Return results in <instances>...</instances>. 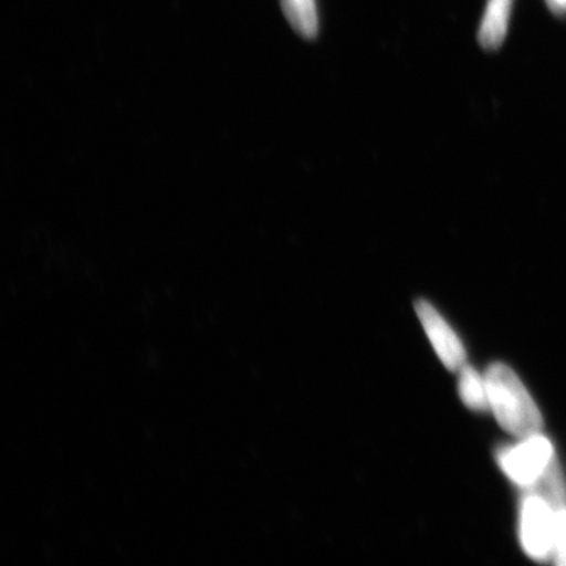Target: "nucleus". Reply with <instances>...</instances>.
<instances>
[{
  "label": "nucleus",
  "instance_id": "nucleus-1",
  "mask_svg": "<svg viewBox=\"0 0 566 566\" xmlns=\"http://www.w3.org/2000/svg\"><path fill=\"white\" fill-rule=\"evenodd\" d=\"M485 380L495 419L507 433L521 440L541 433V410L511 367L493 364L485 374Z\"/></svg>",
  "mask_w": 566,
  "mask_h": 566
},
{
  "label": "nucleus",
  "instance_id": "nucleus-2",
  "mask_svg": "<svg viewBox=\"0 0 566 566\" xmlns=\"http://www.w3.org/2000/svg\"><path fill=\"white\" fill-rule=\"evenodd\" d=\"M554 446L541 433L525 438L520 444L499 451L497 460L509 479L531 488L541 480L554 460Z\"/></svg>",
  "mask_w": 566,
  "mask_h": 566
},
{
  "label": "nucleus",
  "instance_id": "nucleus-3",
  "mask_svg": "<svg viewBox=\"0 0 566 566\" xmlns=\"http://www.w3.org/2000/svg\"><path fill=\"white\" fill-rule=\"evenodd\" d=\"M556 511L539 494H530L522 502L521 542L523 549L537 562L554 555Z\"/></svg>",
  "mask_w": 566,
  "mask_h": 566
},
{
  "label": "nucleus",
  "instance_id": "nucleus-4",
  "mask_svg": "<svg viewBox=\"0 0 566 566\" xmlns=\"http://www.w3.org/2000/svg\"><path fill=\"white\" fill-rule=\"evenodd\" d=\"M416 311L443 365L450 371H460L465 364V352L455 332L429 302L417 301Z\"/></svg>",
  "mask_w": 566,
  "mask_h": 566
},
{
  "label": "nucleus",
  "instance_id": "nucleus-5",
  "mask_svg": "<svg viewBox=\"0 0 566 566\" xmlns=\"http://www.w3.org/2000/svg\"><path fill=\"white\" fill-rule=\"evenodd\" d=\"M514 0H488L478 39L485 51H497L504 44L511 24Z\"/></svg>",
  "mask_w": 566,
  "mask_h": 566
},
{
  "label": "nucleus",
  "instance_id": "nucleus-6",
  "mask_svg": "<svg viewBox=\"0 0 566 566\" xmlns=\"http://www.w3.org/2000/svg\"><path fill=\"white\" fill-rule=\"evenodd\" d=\"M283 13L294 31L313 40L318 33L316 0H281Z\"/></svg>",
  "mask_w": 566,
  "mask_h": 566
},
{
  "label": "nucleus",
  "instance_id": "nucleus-7",
  "mask_svg": "<svg viewBox=\"0 0 566 566\" xmlns=\"http://www.w3.org/2000/svg\"><path fill=\"white\" fill-rule=\"evenodd\" d=\"M459 394L464 405L472 410L485 412L491 408L486 380L471 366L464 365L460 369Z\"/></svg>",
  "mask_w": 566,
  "mask_h": 566
},
{
  "label": "nucleus",
  "instance_id": "nucleus-8",
  "mask_svg": "<svg viewBox=\"0 0 566 566\" xmlns=\"http://www.w3.org/2000/svg\"><path fill=\"white\" fill-rule=\"evenodd\" d=\"M554 560L557 565L566 566V506L556 511Z\"/></svg>",
  "mask_w": 566,
  "mask_h": 566
},
{
  "label": "nucleus",
  "instance_id": "nucleus-9",
  "mask_svg": "<svg viewBox=\"0 0 566 566\" xmlns=\"http://www.w3.org/2000/svg\"><path fill=\"white\" fill-rule=\"evenodd\" d=\"M547 3L551 7V10L556 13L566 12V0H547Z\"/></svg>",
  "mask_w": 566,
  "mask_h": 566
}]
</instances>
